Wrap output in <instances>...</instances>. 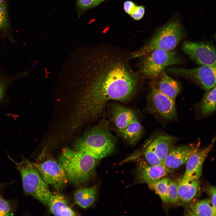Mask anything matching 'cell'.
Instances as JSON below:
<instances>
[{
    "label": "cell",
    "instance_id": "6da1fadb",
    "mask_svg": "<svg viewBox=\"0 0 216 216\" xmlns=\"http://www.w3.org/2000/svg\"><path fill=\"white\" fill-rule=\"evenodd\" d=\"M128 59L117 51L103 48L95 60L94 80L82 104L80 113L94 118L111 100L124 102L137 91L139 79L130 67Z\"/></svg>",
    "mask_w": 216,
    "mask_h": 216
},
{
    "label": "cell",
    "instance_id": "7a4b0ae2",
    "mask_svg": "<svg viewBox=\"0 0 216 216\" xmlns=\"http://www.w3.org/2000/svg\"><path fill=\"white\" fill-rule=\"evenodd\" d=\"M106 125H98L86 132L75 142V150L97 160L111 153L115 148V141L108 124Z\"/></svg>",
    "mask_w": 216,
    "mask_h": 216
},
{
    "label": "cell",
    "instance_id": "3957f363",
    "mask_svg": "<svg viewBox=\"0 0 216 216\" xmlns=\"http://www.w3.org/2000/svg\"><path fill=\"white\" fill-rule=\"evenodd\" d=\"M97 160L89 155L66 148L63 149L58 161L64 170L68 181L77 185L90 179Z\"/></svg>",
    "mask_w": 216,
    "mask_h": 216
},
{
    "label": "cell",
    "instance_id": "277c9868",
    "mask_svg": "<svg viewBox=\"0 0 216 216\" xmlns=\"http://www.w3.org/2000/svg\"><path fill=\"white\" fill-rule=\"evenodd\" d=\"M184 36V30L180 20L173 18L159 28L144 46L131 54L130 58L142 57L156 49L172 51Z\"/></svg>",
    "mask_w": 216,
    "mask_h": 216
},
{
    "label": "cell",
    "instance_id": "5b68a950",
    "mask_svg": "<svg viewBox=\"0 0 216 216\" xmlns=\"http://www.w3.org/2000/svg\"><path fill=\"white\" fill-rule=\"evenodd\" d=\"M8 156L20 175L24 193L36 199L43 204L47 205L51 193L48 184L44 181L30 160L22 156V160L17 162L8 155Z\"/></svg>",
    "mask_w": 216,
    "mask_h": 216
},
{
    "label": "cell",
    "instance_id": "8992f818",
    "mask_svg": "<svg viewBox=\"0 0 216 216\" xmlns=\"http://www.w3.org/2000/svg\"><path fill=\"white\" fill-rule=\"evenodd\" d=\"M141 71L146 78L156 79L168 67L180 64L181 60L172 51L156 49L142 57Z\"/></svg>",
    "mask_w": 216,
    "mask_h": 216
},
{
    "label": "cell",
    "instance_id": "52a82bcc",
    "mask_svg": "<svg viewBox=\"0 0 216 216\" xmlns=\"http://www.w3.org/2000/svg\"><path fill=\"white\" fill-rule=\"evenodd\" d=\"M166 69L170 73L191 80L206 91L216 86V66L201 65L191 69L167 68Z\"/></svg>",
    "mask_w": 216,
    "mask_h": 216
},
{
    "label": "cell",
    "instance_id": "ba28073f",
    "mask_svg": "<svg viewBox=\"0 0 216 216\" xmlns=\"http://www.w3.org/2000/svg\"><path fill=\"white\" fill-rule=\"evenodd\" d=\"M30 161L44 181L57 191L62 190L68 181L63 169L54 159H47L40 163Z\"/></svg>",
    "mask_w": 216,
    "mask_h": 216
},
{
    "label": "cell",
    "instance_id": "9c48e42d",
    "mask_svg": "<svg viewBox=\"0 0 216 216\" xmlns=\"http://www.w3.org/2000/svg\"><path fill=\"white\" fill-rule=\"evenodd\" d=\"M181 49L197 64L216 66V50L211 42L185 41L182 44Z\"/></svg>",
    "mask_w": 216,
    "mask_h": 216
},
{
    "label": "cell",
    "instance_id": "30bf717a",
    "mask_svg": "<svg viewBox=\"0 0 216 216\" xmlns=\"http://www.w3.org/2000/svg\"><path fill=\"white\" fill-rule=\"evenodd\" d=\"M148 101V109L154 114L168 120L176 117L175 100L160 92L153 85L151 86Z\"/></svg>",
    "mask_w": 216,
    "mask_h": 216
},
{
    "label": "cell",
    "instance_id": "8fae6325",
    "mask_svg": "<svg viewBox=\"0 0 216 216\" xmlns=\"http://www.w3.org/2000/svg\"><path fill=\"white\" fill-rule=\"evenodd\" d=\"M214 137L211 143L201 149L198 148L190 156L186 163V168L182 178L198 180L202 173L203 164L208 154L212 148Z\"/></svg>",
    "mask_w": 216,
    "mask_h": 216
},
{
    "label": "cell",
    "instance_id": "7c38bea8",
    "mask_svg": "<svg viewBox=\"0 0 216 216\" xmlns=\"http://www.w3.org/2000/svg\"><path fill=\"white\" fill-rule=\"evenodd\" d=\"M198 148L195 144L173 147L170 151L163 164L171 169L178 168L186 164L191 154Z\"/></svg>",
    "mask_w": 216,
    "mask_h": 216
},
{
    "label": "cell",
    "instance_id": "4fadbf2b",
    "mask_svg": "<svg viewBox=\"0 0 216 216\" xmlns=\"http://www.w3.org/2000/svg\"><path fill=\"white\" fill-rule=\"evenodd\" d=\"M171 170L164 164L153 166L142 162L139 166L137 177L141 182L149 184L165 177Z\"/></svg>",
    "mask_w": 216,
    "mask_h": 216
},
{
    "label": "cell",
    "instance_id": "5bb4252c",
    "mask_svg": "<svg viewBox=\"0 0 216 216\" xmlns=\"http://www.w3.org/2000/svg\"><path fill=\"white\" fill-rule=\"evenodd\" d=\"M110 113L112 121L120 133L137 117L132 110L118 103L111 106Z\"/></svg>",
    "mask_w": 216,
    "mask_h": 216
},
{
    "label": "cell",
    "instance_id": "9a60e30c",
    "mask_svg": "<svg viewBox=\"0 0 216 216\" xmlns=\"http://www.w3.org/2000/svg\"><path fill=\"white\" fill-rule=\"evenodd\" d=\"M50 212L56 216H77L67 199L58 192L51 193L48 204Z\"/></svg>",
    "mask_w": 216,
    "mask_h": 216
},
{
    "label": "cell",
    "instance_id": "2e32d148",
    "mask_svg": "<svg viewBox=\"0 0 216 216\" xmlns=\"http://www.w3.org/2000/svg\"><path fill=\"white\" fill-rule=\"evenodd\" d=\"M157 78L158 80L154 86L162 93L175 100L181 90L179 83L168 75L164 70Z\"/></svg>",
    "mask_w": 216,
    "mask_h": 216
},
{
    "label": "cell",
    "instance_id": "e0dca14e",
    "mask_svg": "<svg viewBox=\"0 0 216 216\" xmlns=\"http://www.w3.org/2000/svg\"><path fill=\"white\" fill-rule=\"evenodd\" d=\"M177 140L175 137L166 134L153 137V143L154 151L163 163Z\"/></svg>",
    "mask_w": 216,
    "mask_h": 216
},
{
    "label": "cell",
    "instance_id": "ac0fdd59",
    "mask_svg": "<svg viewBox=\"0 0 216 216\" xmlns=\"http://www.w3.org/2000/svg\"><path fill=\"white\" fill-rule=\"evenodd\" d=\"M97 188L95 185L88 188H81L74 194L75 203L80 207L86 208L91 206L96 199Z\"/></svg>",
    "mask_w": 216,
    "mask_h": 216
},
{
    "label": "cell",
    "instance_id": "d6986e66",
    "mask_svg": "<svg viewBox=\"0 0 216 216\" xmlns=\"http://www.w3.org/2000/svg\"><path fill=\"white\" fill-rule=\"evenodd\" d=\"M199 188L198 180L182 179L178 184L179 199L184 202H188L196 196Z\"/></svg>",
    "mask_w": 216,
    "mask_h": 216
},
{
    "label": "cell",
    "instance_id": "ffe728a7",
    "mask_svg": "<svg viewBox=\"0 0 216 216\" xmlns=\"http://www.w3.org/2000/svg\"><path fill=\"white\" fill-rule=\"evenodd\" d=\"M143 133L142 125L136 117L120 134L126 141L133 145L139 140Z\"/></svg>",
    "mask_w": 216,
    "mask_h": 216
},
{
    "label": "cell",
    "instance_id": "44dd1931",
    "mask_svg": "<svg viewBox=\"0 0 216 216\" xmlns=\"http://www.w3.org/2000/svg\"><path fill=\"white\" fill-rule=\"evenodd\" d=\"M188 213L190 216H215L216 208L213 207L211 200L204 199L191 206Z\"/></svg>",
    "mask_w": 216,
    "mask_h": 216
},
{
    "label": "cell",
    "instance_id": "7402d4cb",
    "mask_svg": "<svg viewBox=\"0 0 216 216\" xmlns=\"http://www.w3.org/2000/svg\"><path fill=\"white\" fill-rule=\"evenodd\" d=\"M200 105V110L203 116L208 115L216 110V86L206 91Z\"/></svg>",
    "mask_w": 216,
    "mask_h": 216
},
{
    "label": "cell",
    "instance_id": "603a6c76",
    "mask_svg": "<svg viewBox=\"0 0 216 216\" xmlns=\"http://www.w3.org/2000/svg\"><path fill=\"white\" fill-rule=\"evenodd\" d=\"M153 137L146 140L143 146V154L148 163L149 164L156 166L163 164V162L156 154L153 147Z\"/></svg>",
    "mask_w": 216,
    "mask_h": 216
},
{
    "label": "cell",
    "instance_id": "cb8c5ba5",
    "mask_svg": "<svg viewBox=\"0 0 216 216\" xmlns=\"http://www.w3.org/2000/svg\"><path fill=\"white\" fill-rule=\"evenodd\" d=\"M169 179L164 177L153 183L148 184L164 202H168V190Z\"/></svg>",
    "mask_w": 216,
    "mask_h": 216
},
{
    "label": "cell",
    "instance_id": "d4e9b609",
    "mask_svg": "<svg viewBox=\"0 0 216 216\" xmlns=\"http://www.w3.org/2000/svg\"><path fill=\"white\" fill-rule=\"evenodd\" d=\"M15 210L16 206L14 203L0 195V216L14 215Z\"/></svg>",
    "mask_w": 216,
    "mask_h": 216
},
{
    "label": "cell",
    "instance_id": "484cf974",
    "mask_svg": "<svg viewBox=\"0 0 216 216\" xmlns=\"http://www.w3.org/2000/svg\"><path fill=\"white\" fill-rule=\"evenodd\" d=\"M9 27L7 5L4 1L0 4V31H5Z\"/></svg>",
    "mask_w": 216,
    "mask_h": 216
},
{
    "label": "cell",
    "instance_id": "4316f807",
    "mask_svg": "<svg viewBox=\"0 0 216 216\" xmlns=\"http://www.w3.org/2000/svg\"><path fill=\"white\" fill-rule=\"evenodd\" d=\"M168 202L174 203L179 199L178 184L175 181L169 179L168 190Z\"/></svg>",
    "mask_w": 216,
    "mask_h": 216
},
{
    "label": "cell",
    "instance_id": "83f0119b",
    "mask_svg": "<svg viewBox=\"0 0 216 216\" xmlns=\"http://www.w3.org/2000/svg\"><path fill=\"white\" fill-rule=\"evenodd\" d=\"M19 76L20 75L12 77L0 76V103L5 96L8 85L13 80Z\"/></svg>",
    "mask_w": 216,
    "mask_h": 216
},
{
    "label": "cell",
    "instance_id": "f1b7e54d",
    "mask_svg": "<svg viewBox=\"0 0 216 216\" xmlns=\"http://www.w3.org/2000/svg\"><path fill=\"white\" fill-rule=\"evenodd\" d=\"M107 0H77L79 7L85 10L97 6L101 3Z\"/></svg>",
    "mask_w": 216,
    "mask_h": 216
},
{
    "label": "cell",
    "instance_id": "f546056e",
    "mask_svg": "<svg viewBox=\"0 0 216 216\" xmlns=\"http://www.w3.org/2000/svg\"><path fill=\"white\" fill-rule=\"evenodd\" d=\"M145 12L144 6L136 5L130 15L134 20H139L143 17Z\"/></svg>",
    "mask_w": 216,
    "mask_h": 216
},
{
    "label": "cell",
    "instance_id": "4dcf8cb0",
    "mask_svg": "<svg viewBox=\"0 0 216 216\" xmlns=\"http://www.w3.org/2000/svg\"><path fill=\"white\" fill-rule=\"evenodd\" d=\"M136 5L133 2L127 0L124 3V9L127 14L130 15Z\"/></svg>",
    "mask_w": 216,
    "mask_h": 216
},
{
    "label": "cell",
    "instance_id": "1f68e13d",
    "mask_svg": "<svg viewBox=\"0 0 216 216\" xmlns=\"http://www.w3.org/2000/svg\"><path fill=\"white\" fill-rule=\"evenodd\" d=\"M216 188L214 186H211L209 189V192L211 197V201L213 207L216 208Z\"/></svg>",
    "mask_w": 216,
    "mask_h": 216
},
{
    "label": "cell",
    "instance_id": "d6a6232c",
    "mask_svg": "<svg viewBox=\"0 0 216 216\" xmlns=\"http://www.w3.org/2000/svg\"><path fill=\"white\" fill-rule=\"evenodd\" d=\"M2 185L1 184V183H0V195H0V193L1 192V190L2 189Z\"/></svg>",
    "mask_w": 216,
    "mask_h": 216
},
{
    "label": "cell",
    "instance_id": "836d02e7",
    "mask_svg": "<svg viewBox=\"0 0 216 216\" xmlns=\"http://www.w3.org/2000/svg\"><path fill=\"white\" fill-rule=\"evenodd\" d=\"M4 1H5V0H0V4H1Z\"/></svg>",
    "mask_w": 216,
    "mask_h": 216
}]
</instances>
